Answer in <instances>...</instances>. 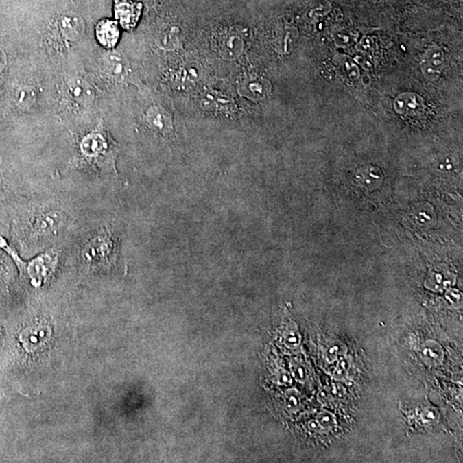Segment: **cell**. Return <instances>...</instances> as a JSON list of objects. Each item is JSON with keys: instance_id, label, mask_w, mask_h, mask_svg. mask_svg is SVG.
<instances>
[{"instance_id": "cell-1", "label": "cell", "mask_w": 463, "mask_h": 463, "mask_svg": "<svg viewBox=\"0 0 463 463\" xmlns=\"http://www.w3.org/2000/svg\"><path fill=\"white\" fill-rule=\"evenodd\" d=\"M119 150V144L102 129L88 133L80 143V154L85 163L106 173H117L115 161Z\"/></svg>"}, {"instance_id": "cell-2", "label": "cell", "mask_w": 463, "mask_h": 463, "mask_svg": "<svg viewBox=\"0 0 463 463\" xmlns=\"http://www.w3.org/2000/svg\"><path fill=\"white\" fill-rule=\"evenodd\" d=\"M0 249L5 250L12 257L20 273L24 276L29 277L30 283L34 286H39L43 283L48 273L54 269L58 262V252L51 249L40 254L29 262H24L16 250L9 245L3 237H0Z\"/></svg>"}, {"instance_id": "cell-3", "label": "cell", "mask_w": 463, "mask_h": 463, "mask_svg": "<svg viewBox=\"0 0 463 463\" xmlns=\"http://www.w3.org/2000/svg\"><path fill=\"white\" fill-rule=\"evenodd\" d=\"M67 225V215L60 209H41L31 222L29 237L37 243L50 241L60 235Z\"/></svg>"}, {"instance_id": "cell-4", "label": "cell", "mask_w": 463, "mask_h": 463, "mask_svg": "<svg viewBox=\"0 0 463 463\" xmlns=\"http://www.w3.org/2000/svg\"><path fill=\"white\" fill-rule=\"evenodd\" d=\"M115 250L113 242L108 233L102 232L87 243L82 250L86 262L98 264L106 262Z\"/></svg>"}, {"instance_id": "cell-5", "label": "cell", "mask_w": 463, "mask_h": 463, "mask_svg": "<svg viewBox=\"0 0 463 463\" xmlns=\"http://www.w3.org/2000/svg\"><path fill=\"white\" fill-rule=\"evenodd\" d=\"M444 56L440 47L428 48L422 57L420 69L424 77L429 81H435L440 77L444 67Z\"/></svg>"}, {"instance_id": "cell-6", "label": "cell", "mask_w": 463, "mask_h": 463, "mask_svg": "<svg viewBox=\"0 0 463 463\" xmlns=\"http://www.w3.org/2000/svg\"><path fill=\"white\" fill-rule=\"evenodd\" d=\"M67 91L72 101L84 108L92 105L95 101L94 88L81 78L69 79Z\"/></svg>"}, {"instance_id": "cell-7", "label": "cell", "mask_w": 463, "mask_h": 463, "mask_svg": "<svg viewBox=\"0 0 463 463\" xmlns=\"http://www.w3.org/2000/svg\"><path fill=\"white\" fill-rule=\"evenodd\" d=\"M57 29L64 40L75 43L84 36L85 25L81 17L67 15L58 20Z\"/></svg>"}, {"instance_id": "cell-8", "label": "cell", "mask_w": 463, "mask_h": 463, "mask_svg": "<svg viewBox=\"0 0 463 463\" xmlns=\"http://www.w3.org/2000/svg\"><path fill=\"white\" fill-rule=\"evenodd\" d=\"M103 67L106 74L115 80L122 81L128 75L129 62L121 53L111 51L103 57Z\"/></svg>"}, {"instance_id": "cell-9", "label": "cell", "mask_w": 463, "mask_h": 463, "mask_svg": "<svg viewBox=\"0 0 463 463\" xmlns=\"http://www.w3.org/2000/svg\"><path fill=\"white\" fill-rule=\"evenodd\" d=\"M95 36L102 47L112 49L118 43L120 32L118 25L112 20L99 21L95 27Z\"/></svg>"}, {"instance_id": "cell-10", "label": "cell", "mask_w": 463, "mask_h": 463, "mask_svg": "<svg viewBox=\"0 0 463 463\" xmlns=\"http://www.w3.org/2000/svg\"><path fill=\"white\" fill-rule=\"evenodd\" d=\"M147 122L150 128L158 133L168 134L171 130V119L169 113L160 106H153L147 113Z\"/></svg>"}, {"instance_id": "cell-11", "label": "cell", "mask_w": 463, "mask_h": 463, "mask_svg": "<svg viewBox=\"0 0 463 463\" xmlns=\"http://www.w3.org/2000/svg\"><path fill=\"white\" fill-rule=\"evenodd\" d=\"M136 10L135 5L127 2H120L115 7L117 19L125 27H130L136 23L137 19Z\"/></svg>"}, {"instance_id": "cell-12", "label": "cell", "mask_w": 463, "mask_h": 463, "mask_svg": "<svg viewBox=\"0 0 463 463\" xmlns=\"http://www.w3.org/2000/svg\"><path fill=\"white\" fill-rule=\"evenodd\" d=\"M422 356L425 362L431 366H438L444 359V352L438 342L428 341L422 349Z\"/></svg>"}, {"instance_id": "cell-13", "label": "cell", "mask_w": 463, "mask_h": 463, "mask_svg": "<svg viewBox=\"0 0 463 463\" xmlns=\"http://www.w3.org/2000/svg\"><path fill=\"white\" fill-rule=\"evenodd\" d=\"M418 106H420V97L413 94L401 95L394 102V108L400 113L407 115V112L418 110Z\"/></svg>"}, {"instance_id": "cell-14", "label": "cell", "mask_w": 463, "mask_h": 463, "mask_svg": "<svg viewBox=\"0 0 463 463\" xmlns=\"http://www.w3.org/2000/svg\"><path fill=\"white\" fill-rule=\"evenodd\" d=\"M36 91L33 88L27 87V86H23V87L17 89L15 95H14V101L21 108H29L36 102Z\"/></svg>"}, {"instance_id": "cell-15", "label": "cell", "mask_w": 463, "mask_h": 463, "mask_svg": "<svg viewBox=\"0 0 463 463\" xmlns=\"http://www.w3.org/2000/svg\"><path fill=\"white\" fill-rule=\"evenodd\" d=\"M346 352V348L344 345L335 344L329 348L325 353V359L329 363L337 361L340 358H343Z\"/></svg>"}, {"instance_id": "cell-16", "label": "cell", "mask_w": 463, "mask_h": 463, "mask_svg": "<svg viewBox=\"0 0 463 463\" xmlns=\"http://www.w3.org/2000/svg\"><path fill=\"white\" fill-rule=\"evenodd\" d=\"M318 422L321 427L324 429H332L335 427L336 420L334 415L329 412H322L318 415Z\"/></svg>"}, {"instance_id": "cell-17", "label": "cell", "mask_w": 463, "mask_h": 463, "mask_svg": "<svg viewBox=\"0 0 463 463\" xmlns=\"http://www.w3.org/2000/svg\"><path fill=\"white\" fill-rule=\"evenodd\" d=\"M349 368V361L348 359H340L338 360L337 366L335 370V379L341 380L345 379L346 373Z\"/></svg>"}, {"instance_id": "cell-18", "label": "cell", "mask_w": 463, "mask_h": 463, "mask_svg": "<svg viewBox=\"0 0 463 463\" xmlns=\"http://www.w3.org/2000/svg\"><path fill=\"white\" fill-rule=\"evenodd\" d=\"M436 416H437V414H436L435 411L431 409V408L425 409L423 412V414H422V418H423L425 420H435Z\"/></svg>"}, {"instance_id": "cell-19", "label": "cell", "mask_w": 463, "mask_h": 463, "mask_svg": "<svg viewBox=\"0 0 463 463\" xmlns=\"http://www.w3.org/2000/svg\"><path fill=\"white\" fill-rule=\"evenodd\" d=\"M287 407L289 408H294L296 407L298 405V397L295 396H290L289 397H287Z\"/></svg>"}, {"instance_id": "cell-20", "label": "cell", "mask_w": 463, "mask_h": 463, "mask_svg": "<svg viewBox=\"0 0 463 463\" xmlns=\"http://www.w3.org/2000/svg\"><path fill=\"white\" fill-rule=\"evenodd\" d=\"M6 64V56L3 51L0 49V72L3 70Z\"/></svg>"}, {"instance_id": "cell-21", "label": "cell", "mask_w": 463, "mask_h": 463, "mask_svg": "<svg viewBox=\"0 0 463 463\" xmlns=\"http://www.w3.org/2000/svg\"><path fill=\"white\" fill-rule=\"evenodd\" d=\"M309 428L311 429L312 431H318L319 430H321V425H319L318 421H312L311 422V424L309 425Z\"/></svg>"}, {"instance_id": "cell-22", "label": "cell", "mask_w": 463, "mask_h": 463, "mask_svg": "<svg viewBox=\"0 0 463 463\" xmlns=\"http://www.w3.org/2000/svg\"><path fill=\"white\" fill-rule=\"evenodd\" d=\"M287 342L292 343V344H296L298 342L296 335H291L287 339Z\"/></svg>"}, {"instance_id": "cell-23", "label": "cell", "mask_w": 463, "mask_h": 463, "mask_svg": "<svg viewBox=\"0 0 463 463\" xmlns=\"http://www.w3.org/2000/svg\"><path fill=\"white\" fill-rule=\"evenodd\" d=\"M387 2H391V3H399V2H403L406 1V0H386Z\"/></svg>"}, {"instance_id": "cell-24", "label": "cell", "mask_w": 463, "mask_h": 463, "mask_svg": "<svg viewBox=\"0 0 463 463\" xmlns=\"http://www.w3.org/2000/svg\"><path fill=\"white\" fill-rule=\"evenodd\" d=\"M2 184V177H1V174H0V187H1Z\"/></svg>"}]
</instances>
